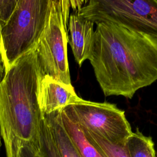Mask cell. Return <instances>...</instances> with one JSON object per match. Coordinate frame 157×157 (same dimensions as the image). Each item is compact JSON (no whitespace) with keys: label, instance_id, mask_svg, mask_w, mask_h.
I'll list each match as a JSON object with an SVG mask.
<instances>
[{"label":"cell","instance_id":"1","mask_svg":"<svg viewBox=\"0 0 157 157\" xmlns=\"http://www.w3.org/2000/svg\"><path fill=\"white\" fill-rule=\"evenodd\" d=\"M88 59L105 96L131 99L157 80V37L113 22L99 23Z\"/></svg>","mask_w":157,"mask_h":157},{"label":"cell","instance_id":"2","mask_svg":"<svg viewBox=\"0 0 157 157\" xmlns=\"http://www.w3.org/2000/svg\"><path fill=\"white\" fill-rule=\"evenodd\" d=\"M43 76L35 49L4 72L0 82V129L7 157H17L22 142L37 146L43 118L39 102Z\"/></svg>","mask_w":157,"mask_h":157},{"label":"cell","instance_id":"3","mask_svg":"<svg viewBox=\"0 0 157 157\" xmlns=\"http://www.w3.org/2000/svg\"><path fill=\"white\" fill-rule=\"evenodd\" d=\"M52 0H18L0 32V56L4 72L36 48L47 25Z\"/></svg>","mask_w":157,"mask_h":157},{"label":"cell","instance_id":"4","mask_svg":"<svg viewBox=\"0 0 157 157\" xmlns=\"http://www.w3.org/2000/svg\"><path fill=\"white\" fill-rule=\"evenodd\" d=\"M69 0H52L49 19L35 50L43 75L71 86L67 59Z\"/></svg>","mask_w":157,"mask_h":157},{"label":"cell","instance_id":"5","mask_svg":"<svg viewBox=\"0 0 157 157\" xmlns=\"http://www.w3.org/2000/svg\"><path fill=\"white\" fill-rule=\"evenodd\" d=\"M77 12L96 25L113 22L157 37V0H90Z\"/></svg>","mask_w":157,"mask_h":157},{"label":"cell","instance_id":"6","mask_svg":"<svg viewBox=\"0 0 157 157\" xmlns=\"http://www.w3.org/2000/svg\"><path fill=\"white\" fill-rule=\"evenodd\" d=\"M61 110L80 129L94 133L113 144H124L132 132L124 111L115 104L80 98Z\"/></svg>","mask_w":157,"mask_h":157},{"label":"cell","instance_id":"7","mask_svg":"<svg viewBox=\"0 0 157 157\" xmlns=\"http://www.w3.org/2000/svg\"><path fill=\"white\" fill-rule=\"evenodd\" d=\"M80 98L72 85H66L48 75L42 77L39 86V102L43 115L61 110Z\"/></svg>","mask_w":157,"mask_h":157},{"label":"cell","instance_id":"8","mask_svg":"<svg viewBox=\"0 0 157 157\" xmlns=\"http://www.w3.org/2000/svg\"><path fill=\"white\" fill-rule=\"evenodd\" d=\"M94 23L78 14L77 11L70 13L68 21L69 43L74 58L80 67L91 56L94 44Z\"/></svg>","mask_w":157,"mask_h":157},{"label":"cell","instance_id":"9","mask_svg":"<svg viewBox=\"0 0 157 157\" xmlns=\"http://www.w3.org/2000/svg\"><path fill=\"white\" fill-rule=\"evenodd\" d=\"M53 140L61 157H81L61 120L60 110L44 115Z\"/></svg>","mask_w":157,"mask_h":157},{"label":"cell","instance_id":"10","mask_svg":"<svg viewBox=\"0 0 157 157\" xmlns=\"http://www.w3.org/2000/svg\"><path fill=\"white\" fill-rule=\"evenodd\" d=\"M61 120L81 157H104L86 138L83 131L60 110Z\"/></svg>","mask_w":157,"mask_h":157},{"label":"cell","instance_id":"11","mask_svg":"<svg viewBox=\"0 0 157 157\" xmlns=\"http://www.w3.org/2000/svg\"><path fill=\"white\" fill-rule=\"evenodd\" d=\"M124 147L129 157H156L151 137L144 135L138 128L128 137Z\"/></svg>","mask_w":157,"mask_h":157},{"label":"cell","instance_id":"12","mask_svg":"<svg viewBox=\"0 0 157 157\" xmlns=\"http://www.w3.org/2000/svg\"><path fill=\"white\" fill-rule=\"evenodd\" d=\"M81 130L88 140L104 157H129L124 144H113L94 133L84 129Z\"/></svg>","mask_w":157,"mask_h":157},{"label":"cell","instance_id":"13","mask_svg":"<svg viewBox=\"0 0 157 157\" xmlns=\"http://www.w3.org/2000/svg\"><path fill=\"white\" fill-rule=\"evenodd\" d=\"M36 150L40 157H61L44 117L40 125Z\"/></svg>","mask_w":157,"mask_h":157},{"label":"cell","instance_id":"14","mask_svg":"<svg viewBox=\"0 0 157 157\" xmlns=\"http://www.w3.org/2000/svg\"><path fill=\"white\" fill-rule=\"evenodd\" d=\"M18 0H0V32L12 17Z\"/></svg>","mask_w":157,"mask_h":157},{"label":"cell","instance_id":"15","mask_svg":"<svg viewBox=\"0 0 157 157\" xmlns=\"http://www.w3.org/2000/svg\"><path fill=\"white\" fill-rule=\"evenodd\" d=\"M17 157H40L34 145L29 142L20 144Z\"/></svg>","mask_w":157,"mask_h":157},{"label":"cell","instance_id":"16","mask_svg":"<svg viewBox=\"0 0 157 157\" xmlns=\"http://www.w3.org/2000/svg\"><path fill=\"white\" fill-rule=\"evenodd\" d=\"M4 75V67H3L2 63L1 61V58L0 56V82L3 78Z\"/></svg>","mask_w":157,"mask_h":157},{"label":"cell","instance_id":"17","mask_svg":"<svg viewBox=\"0 0 157 157\" xmlns=\"http://www.w3.org/2000/svg\"><path fill=\"white\" fill-rule=\"evenodd\" d=\"M1 129H0V150H1Z\"/></svg>","mask_w":157,"mask_h":157},{"label":"cell","instance_id":"18","mask_svg":"<svg viewBox=\"0 0 157 157\" xmlns=\"http://www.w3.org/2000/svg\"><path fill=\"white\" fill-rule=\"evenodd\" d=\"M156 157H157V149L156 150Z\"/></svg>","mask_w":157,"mask_h":157}]
</instances>
